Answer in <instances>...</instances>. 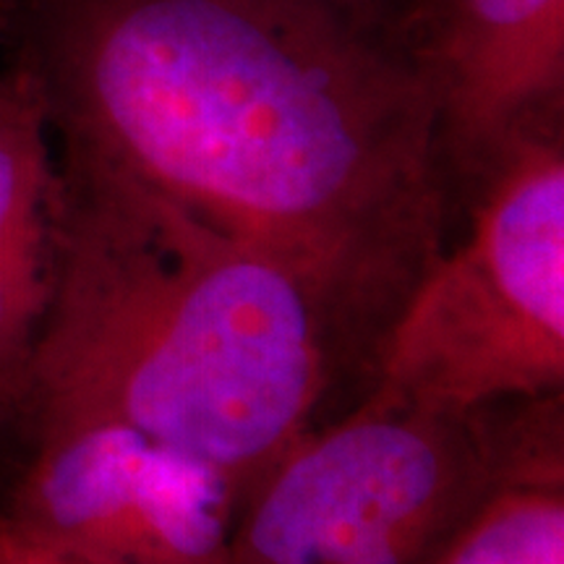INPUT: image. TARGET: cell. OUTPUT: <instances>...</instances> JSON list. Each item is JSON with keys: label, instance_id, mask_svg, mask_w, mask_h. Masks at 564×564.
<instances>
[{"label": "cell", "instance_id": "7", "mask_svg": "<svg viewBox=\"0 0 564 564\" xmlns=\"http://www.w3.org/2000/svg\"><path fill=\"white\" fill-rule=\"evenodd\" d=\"M61 181L30 76L0 70V426L26 411L58 272Z\"/></svg>", "mask_w": 564, "mask_h": 564}, {"label": "cell", "instance_id": "1", "mask_svg": "<svg viewBox=\"0 0 564 564\" xmlns=\"http://www.w3.org/2000/svg\"><path fill=\"white\" fill-rule=\"evenodd\" d=\"M6 58L61 175L270 253L366 361L444 249L432 89L350 0H19Z\"/></svg>", "mask_w": 564, "mask_h": 564}, {"label": "cell", "instance_id": "4", "mask_svg": "<svg viewBox=\"0 0 564 564\" xmlns=\"http://www.w3.org/2000/svg\"><path fill=\"white\" fill-rule=\"evenodd\" d=\"M468 230L387 322L371 390L444 413L560 398L564 387V129L514 131L468 181Z\"/></svg>", "mask_w": 564, "mask_h": 564}, {"label": "cell", "instance_id": "2", "mask_svg": "<svg viewBox=\"0 0 564 564\" xmlns=\"http://www.w3.org/2000/svg\"><path fill=\"white\" fill-rule=\"evenodd\" d=\"M58 181V272L26 411L121 421L246 499L361 348L270 253L139 188Z\"/></svg>", "mask_w": 564, "mask_h": 564}, {"label": "cell", "instance_id": "8", "mask_svg": "<svg viewBox=\"0 0 564 564\" xmlns=\"http://www.w3.org/2000/svg\"><path fill=\"white\" fill-rule=\"evenodd\" d=\"M421 564H564V457L499 486Z\"/></svg>", "mask_w": 564, "mask_h": 564}, {"label": "cell", "instance_id": "9", "mask_svg": "<svg viewBox=\"0 0 564 564\" xmlns=\"http://www.w3.org/2000/svg\"><path fill=\"white\" fill-rule=\"evenodd\" d=\"M0 564H126L108 556L79 552L30 531L0 510Z\"/></svg>", "mask_w": 564, "mask_h": 564}, {"label": "cell", "instance_id": "6", "mask_svg": "<svg viewBox=\"0 0 564 564\" xmlns=\"http://www.w3.org/2000/svg\"><path fill=\"white\" fill-rule=\"evenodd\" d=\"M436 102L447 183L564 110V0H350Z\"/></svg>", "mask_w": 564, "mask_h": 564}, {"label": "cell", "instance_id": "10", "mask_svg": "<svg viewBox=\"0 0 564 564\" xmlns=\"http://www.w3.org/2000/svg\"><path fill=\"white\" fill-rule=\"evenodd\" d=\"M11 13H13V6L9 3V0H0V70H3V66H6V51H9Z\"/></svg>", "mask_w": 564, "mask_h": 564}, {"label": "cell", "instance_id": "5", "mask_svg": "<svg viewBox=\"0 0 564 564\" xmlns=\"http://www.w3.org/2000/svg\"><path fill=\"white\" fill-rule=\"evenodd\" d=\"M241 491L215 465L95 415H42L11 518L126 564H228Z\"/></svg>", "mask_w": 564, "mask_h": 564}, {"label": "cell", "instance_id": "11", "mask_svg": "<svg viewBox=\"0 0 564 564\" xmlns=\"http://www.w3.org/2000/svg\"><path fill=\"white\" fill-rule=\"evenodd\" d=\"M9 3H11V6H17V3H19V0H9Z\"/></svg>", "mask_w": 564, "mask_h": 564}, {"label": "cell", "instance_id": "3", "mask_svg": "<svg viewBox=\"0 0 564 564\" xmlns=\"http://www.w3.org/2000/svg\"><path fill=\"white\" fill-rule=\"evenodd\" d=\"M560 403L444 413L369 390L246 494L228 564H421L499 486L564 457Z\"/></svg>", "mask_w": 564, "mask_h": 564}]
</instances>
